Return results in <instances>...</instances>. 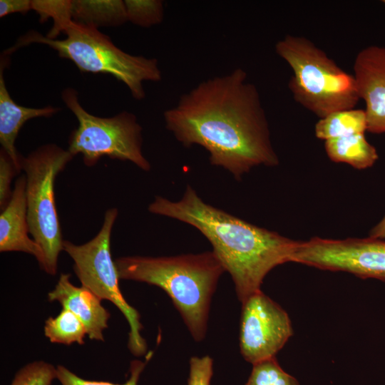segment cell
I'll return each instance as SVG.
<instances>
[{
	"mask_svg": "<svg viewBox=\"0 0 385 385\" xmlns=\"http://www.w3.org/2000/svg\"><path fill=\"white\" fill-rule=\"evenodd\" d=\"M128 21L144 28L160 24L164 18V4L160 0H125Z\"/></svg>",
	"mask_w": 385,
	"mask_h": 385,
	"instance_id": "obj_20",
	"label": "cell"
},
{
	"mask_svg": "<svg viewBox=\"0 0 385 385\" xmlns=\"http://www.w3.org/2000/svg\"><path fill=\"white\" fill-rule=\"evenodd\" d=\"M8 58L1 59L0 66V143L2 149L13 160L18 172L21 170V155L16 149L15 141L23 125L29 120L49 118L59 111V108L48 106L43 108H29L17 104L8 91L4 68Z\"/></svg>",
	"mask_w": 385,
	"mask_h": 385,
	"instance_id": "obj_14",
	"label": "cell"
},
{
	"mask_svg": "<svg viewBox=\"0 0 385 385\" xmlns=\"http://www.w3.org/2000/svg\"><path fill=\"white\" fill-rule=\"evenodd\" d=\"M120 279L155 285L171 299L196 342L205 337L211 298L225 272L212 251L170 257H121Z\"/></svg>",
	"mask_w": 385,
	"mask_h": 385,
	"instance_id": "obj_3",
	"label": "cell"
},
{
	"mask_svg": "<svg viewBox=\"0 0 385 385\" xmlns=\"http://www.w3.org/2000/svg\"><path fill=\"white\" fill-rule=\"evenodd\" d=\"M72 16L74 21L96 29L128 21L122 0H72Z\"/></svg>",
	"mask_w": 385,
	"mask_h": 385,
	"instance_id": "obj_16",
	"label": "cell"
},
{
	"mask_svg": "<svg viewBox=\"0 0 385 385\" xmlns=\"http://www.w3.org/2000/svg\"><path fill=\"white\" fill-rule=\"evenodd\" d=\"M56 377V368L52 364L36 361L21 368L10 385H51Z\"/></svg>",
	"mask_w": 385,
	"mask_h": 385,
	"instance_id": "obj_22",
	"label": "cell"
},
{
	"mask_svg": "<svg viewBox=\"0 0 385 385\" xmlns=\"http://www.w3.org/2000/svg\"><path fill=\"white\" fill-rule=\"evenodd\" d=\"M148 210L198 230L230 274L241 303L262 291L263 280L273 268L292 262L299 242L206 203L190 185L179 201L155 197Z\"/></svg>",
	"mask_w": 385,
	"mask_h": 385,
	"instance_id": "obj_2",
	"label": "cell"
},
{
	"mask_svg": "<svg viewBox=\"0 0 385 385\" xmlns=\"http://www.w3.org/2000/svg\"><path fill=\"white\" fill-rule=\"evenodd\" d=\"M26 176L15 182L11 197L0 215V251L23 252L34 255L41 267L44 255L41 247L29 236L26 200Z\"/></svg>",
	"mask_w": 385,
	"mask_h": 385,
	"instance_id": "obj_13",
	"label": "cell"
},
{
	"mask_svg": "<svg viewBox=\"0 0 385 385\" xmlns=\"http://www.w3.org/2000/svg\"><path fill=\"white\" fill-rule=\"evenodd\" d=\"M44 334L52 343L70 345L83 344L87 332L84 324L73 312L63 309L56 317L46 319Z\"/></svg>",
	"mask_w": 385,
	"mask_h": 385,
	"instance_id": "obj_18",
	"label": "cell"
},
{
	"mask_svg": "<svg viewBox=\"0 0 385 385\" xmlns=\"http://www.w3.org/2000/svg\"><path fill=\"white\" fill-rule=\"evenodd\" d=\"M292 262L318 269L342 271L360 278L385 281V240L312 237L298 242Z\"/></svg>",
	"mask_w": 385,
	"mask_h": 385,
	"instance_id": "obj_9",
	"label": "cell"
},
{
	"mask_svg": "<svg viewBox=\"0 0 385 385\" xmlns=\"http://www.w3.org/2000/svg\"><path fill=\"white\" fill-rule=\"evenodd\" d=\"M61 98L74 114L78 126L68 140V151L81 154L86 165L93 166L103 156L128 160L148 171L150 165L142 151V127L136 116L128 111L109 118L93 115L80 104L77 91L65 88Z\"/></svg>",
	"mask_w": 385,
	"mask_h": 385,
	"instance_id": "obj_7",
	"label": "cell"
},
{
	"mask_svg": "<svg viewBox=\"0 0 385 385\" xmlns=\"http://www.w3.org/2000/svg\"><path fill=\"white\" fill-rule=\"evenodd\" d=\"M381 1H382L383 4H385V0H382Z\"/></svg>",
	"mask_w": 385,
	"mask_h": 385,
	"instance_id": "obj_28",
	"label": "cell"
},
{
	"mask_svg": "<svg viewBox=\"0 0 385 385\" xmlns=\"http://www.w3.org/2000/svg\"><path fill=\"white\" fill-rule=\"evenodd\" d=\"M48 299L58 302L63 309L73 312L84 324L91 339L104 341L103 331L108 327L109 312L88 288L73 284L69 274H61L54 289L48 292Z\"/></svg>",
	"mask_w": 385,
	"mask_h": 385,
	"instance_id": "obj_12",
	"label": "cell"
},
{
	"mask_svg": "<svg viewBox=\"0 0 385 385\" xmlns=\"http://www.w3.org/2000/svg\"><path fill=\"white\" fill-rule=\"evenodd\" d=\"M242 304L241 354L252 365L275 357L293 334L287 313L262 291Z\"/></svg>",
	"mask_w": 385,
	"mask_h": 385,
	"instance_id": "obj_10",
	"label": "cell"
},
{
	"mask_svg": "<svg viewBox=\"0 0 385 385\" xmlns=\"http://www.w3.org/2000/svg\"><path fill=\"white\" fill-rule=\"evenodd\" d=\"M163 115L183 146L204 148L212 165L237 180L255 166L279 164L260 93L242 68L199 83Z\"/></svg>",
	"mask_w": 385,
	"mask_h": 385,
	"instance_id": "obj_1",
	"label": "cell"
},
{
	"mask_svg": "<svg viewBox=\"0 0 385 385\" xmlns=\"http://www.w3.org/2000/svg\"><path fill=\"white\" fill-rule=\"evenodd\" d=\"M118 214L117 208L108 209L102 227L93 238L83 245L64 240L63 247L74 262L73 270L81 285L101 300L111 302L124 315L130 327L128 347L133 355L139 356L147 351L146 341L140 334V315L120 292V278L111 252V236Z\"/></svg>",
	"mask_w": 385,
	"mask_h": 385,
	"instance_id": "obj_8",
	"label": "cell"
},
{
	"mask_svg": "<svg viewBox=\"0 0 385 385\" xmlns=\"http://www.w3.org/2000/svg\"><path fill=\"white\" fill-rule=\"evenodd\" d=\"M245 385H299L298 381L280 366L275 357L253 364Z\"/></svg>",
	"mask_w": 385,
	"mask_h": 385,
	"instance_id": "obj_21",
	"label": "cell"
},
{
	"mask_svg": "<svg viewBox=\"0 0 385 385\" xmlns=\"http://www.w3.org/2000/svg\"><path fill=\"white\" fill-rule=\"evenodd\" d=\"M212 374L213 360L210 356H192L187 385H210Z\"/></svg>",
	"mask_w": 385,
	"mask_h": 385,
	"instance_id": "obj_25",
	"label": "cell"
},
{
	"mask_svg": "<svg viewBox=\"0 0 385 385\" xmlns=\"http://www.w3.org/2000/svg\"><path fill=\"white\" fill-rule=\"evenodd\" d=\"M31 9V0H1L0 17L13 13L26 14Z\"/></svg>",
	"mask_w": 385,
	"mask_h": 385,
	"instance_id": "obj_26",
	"label": "cell"
},
{
	"mask_svg": "<svg viewBox=\"0 0 385 385\" xmlns=\"http://www.w3.org/2000/svg\"><path fill=\"white\" fill-rule=\"evenodd\" d=\"M146 365V362L133 360L130 363V376L124 384H114L109 381H91L82 379L62 365H58L56 373L58 380L61 385H138L140 375Z\"/></svg>",
	"mask_w": 385,
	"mask_h": 385,
	"instance_id": "obj_23",
	"label": "cell"
},
{
	"mask_svg": "<svg viewBox=\"0 0 385 385\" xmlns=\"http://www.w3.org/2000/svg\"><path fill=\"white\" fill-rule=\"evenodd\" d=\"M369 237L376 239L385 240V215L369 232Z\"/></svg>",
	"mask_w": 385,
	"mask_h": 385,
	"instance_id": "obj_27",
	"label": "cell"
},
{
	"mask_svg": "<svg viewBox=\"0 0 385 385\" xmlns=\"http://www.w3.org/2000/svg\"><path fill=\"white\" fill-rule=\"evenodd\" d=\"M324 148L332 161L347 163L358 170L371 167L379 158L376 149L367 141L365 133L327 140Z\"/></svg>",
	"mask_w": 385,
	"mask_h": 385,
	"instance_id": "obj_15",
	"label": "cell"
},
{
	"mask_svg": "<svg viewBox=\"0 0 385 385\" xmlns=\"http://www.w3.org/2000/svg\"><path fill=\"white\" fill-rule=\"evenodd\" d=\"M74 157L55 144L38 147L26 157L21 155L26 176V200L29 232L41 247V268L54 275L58 258L63 250L62 232L55 201L54 183L58 174Z\"/></svg>",
	"mask_w": 385,
	"mask_h": 385,
	"instance_id": "obj_6",
	"label": "cell"
},
{
	"mask_svg": "<svg viewBox=\"0 0 385 385\" xmlns=\"http://www.w3.org/2000/svg\"><path fill=\"white\" fill-rule=\"evenodd\" d=\"M63 34L66 36L64 39H51L37 31H29L6 53L9 55L30 43L46 45L56 51L60 57L71 61L81 72L113 76L123 83L138 101L145 97L144 81L158 82L162 79L156 58L125 53L98 29L73 20Z\"/></svg>",
	"mask_w": 385,
	"mask_h": 385,
	"instance_id": "obj_4",
	"label": "cell"
},
{
	"mask_svg": "<svg viewBox=\"0 0 385 385\" xmlns=\"http://www.w3.org/2000/svg\"><path fill=\"white\" fill-rule=\"evenodd\" d=\"M31 9L38 14L41 23L52 19L53 26L46 36L48 38L56 39L73 21L71 0H31Z\"/></svg>",
	"mask_w": 385,
	"mask_h": 385,
	"instance_id": "obj_19",
	"label": "cell"
},
{
	"mask_svg": "<svg viewBox=\"0 0 385 385\" xmlns=\"http://www.w3.org/2000/svg\"><path fill=\"white\" fill-rule=\"evenodd\" d=\"M367 121L364 110L348 109L339 111L320 118L315 125L317 138L324 140L365 133Z\"/></svg>",
	"mask_w": 385,
	"mask_h": 385,
	"instance_id": "obj_17",
	"label": "cell"
},
{
	"mask_svg": "<svg viewBox=\"0 0 385 385\" xmlns=\"http://www.w3.org/2000/svg\"><path fill=\"white\" fill-rule=\"evenodd\" d=\"M19 173L13 160L3 150L0 152V208L3 210L8 205L12 192L11 183L13 177Z\"/></svg>",
	"mask_w": 385,
	"mask_h": 385,
	"instance_id": "obj_24",
	"label": "cell"
},
{
	"mask_svg": "<svg viewBox=\"0 0 385 385\" xmlns=\"http://www.w3.org/2000/svg\"><path fill=\"white\" fill-rule=\"evenodd\" d=\"M353 68L359 98L366 105L367 131L385 133V47L364 48Z\"/></svg>",
	"mask_w": 385,
	"mask_h": 385,
	"instance_id": "obj_11",
	"label": "cell"
},
{
	"mask_svg": "<svg viewBox=\"0 0 385 385\" xmlns=\"http://www.w3.org/2000/svg\"><path fill=\"white\" fill-rule=\"evenodd\" d=\"M275 51L293 71L288 86L294 99L319 118L353 109L358 103L354 75L309 39L287 35L276 43Z\"/></svg>",
	"mask_w": 385,
	"mask_h": 385,
	"instance_id": "obj_5",
	"label": "cell"
}]
</instances>
